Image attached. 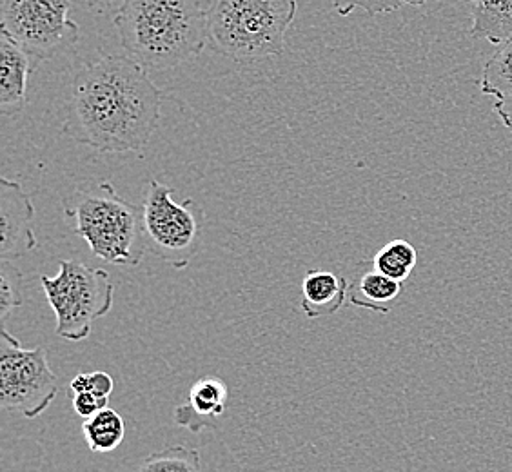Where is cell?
<instances>
[{
  "label": "cell",
  "mask_w": 512,
  "mask_h": 472,
  "mask_svg": "<svg viewBox=\"0 0 512 472\" xmlns=\"http://www.w3.org/2000/svg\"><path fill=\"white\" fill-rule=\"evenodd\" d=\"M148 69L120 55L84 64L71 84L62 135L100 153H140L162 118Z\"/></svg>",
  "instance_id": "1"
},
{
  "label": "cell",
  "mask_w": 512,
  "mask_h": 472,
  "mask_svg": "<svg viewBox=\"0 0 512 472\" xmlns=\"http://www.w3.org/2000/svg\"><path fill=\"white\" fill-rule=\"evenodd\" d=\"M113 24L129 59L146 69L177 68L209 42L200 0H122Z\"/></svg>",
  "instance_id": "2"
},
{
  "label": "cell",
  "mask_w": 512,
  "mask_h": 472,
  "mask_svg": "<svg viewBox=\"0 0 512 472\" xmlns=\"http://www.w3.org/2000/svg\"><path fill=\"white\" fill-rule=\"evenodd\" d=\"M71 229L111 266H138L146 255L142 207L119 197L108 180L75 187L60 202Z\"/></svg>",
  "instance_id": "3"
},
{
  "label": "cell",
  "mask_w": 512,
  "mask_h": 472,
  "mask_svg": "<svg viewBox=\"0 0 512 472\" xmlns=\"http://www.w3.org/2000/svg\"><path fill=\"white\" fill-rule=\"evenodd\" d=\"M296 11V0H207V39L237 62L280 57Z\"/></svg>",
  "instance_id": "4"
},
{
  "label": "cell",
  "mask_w": 512,
  "mask_h": 472,
  "mask_svg": "<svg viewBox=\"0 0 512 472\" xmlns=\"http://www.w3.org/2000/svg\"><path fill=\"white\" fill-rule=\"evenodd\" d=\"M40 284L55 313V331L68 342L86 340L93 322L108 315L115 302V284L108 271L75 260H60L59 273L40 276Z\"/></svg>",
  "instance_id": "5"
},
{
  "label": "cell",
  "mask_w": 512,
  "mask_h": 472,
  "mask_svg": "<svg viewBox=\"0 0 512 472\" xmlns=\"http://www.w3.org/2000/svg\"><path fill=\"white\" fill-rule=\"evenodd\" d=\"M206 213L193 198L177 202L173 189L151 178L144 191L146 249L175 269H186L202 247Z\"/></svg>",
  "instance_id": "6"
},
{
  "label": "cell",
  "mask_w": 512,
  "mask_h": 472,
  "mask_svg": "<svg viewBox=\"0 0 512 472\" xmlns=\"http://www.w3.org/2000/svg\"><path fill=\"white\" fill-rule=\"evenodd\" d=\"M71 8V0H0L2 33L39 66L79 42L80 28L69 17Z\"/></svg>",
  "instance_id": "7"
},
{
  "label": "cell",
  "mask_w": 512,
  "mask_h": 472,
  "mask_svg": "<svg viewBox=\"0 0 512 472\" xmlns=\"http://www.w3.org/2000/svg\"><path fill=\"white\" fill-rule=\"evenodd\" d=\"M59 393V378L51 371L44 347L24 349L2 325L0 335V405L26 418L44 413Z\"/></svg>",
  "instance_id": "8"
},
{
  "label": "cell",
  "mask_w": 512,
  "mask_h": 472,
  "mask_svg": "<svg viewBox=\"0 0 512 472\" xmlns=\"http://www.w3.org/2000/svg\"><path fill=\"white\" fill-rule=\"evenodd\" d=\"M35 207L19 182L0 178V256L15 260L37 249Z\"/></svg>",
  "instance_id": "9"
},
{
  "label": "cell",
  "mask_w": 512,
  "mask_h": 472,
  "mask_svg": "<svg viewBox=\"0 0 512 472\" xmlns=\"http://www.w3.org/2000/svg\"><path fill=\"white\" fill-rule=\"evenodd\" d=\"M229 400V387L218 376H202L189 387L188 404L178 405L175 409V423L186 427L191 433H200L202 429H217V418L226 413Z\"/></svg>",
  "instance_id": "10"
},
{
  "label": "cell",
  "mask_w": 512,
  "mask_h": 472,
  "mask_svg": "<svg viewBox=\"0 0 512 472\" xmlns=\"http://www.w3.org/2000/svg\"><path fill=\"white\" fill-rule=\"evenodd\" d=\"M37 68L30 55L15 40L2 33L0 37V111L4 117H15L28 104V80Z\"/></svg>",
  "instance_id": "11"
},
{
  "label": "cell",
  "mask_w": 512,
  "mask_h": 472,
  "mask_svg": "<svg viewBox=\"0 0 512 472\" xmlns=\"http://www.w3.org/2000/svg\"><path fill=\"white\" fill-rule=\"evenodd\" d=\"M349 293V282L344 276L324 269H309L302 280L300 307L307 318L333 316L342 309Z\"/></svg>",
  "instance_id": "12"
},
{
  "label": "cell",
  "mask_w": 512,
  "mask_h": 472,
  "mask_svg": "<svg viewBox=\"0 0 512 472\" xmlns=\"http://www.w3.org/2000/svg\"><path fill=\"white\" fill-rule=\"evenodd\" d=\"M400 293H402V284L378 273L371 262V269L358 273L355 280L349 282L347 298L351 304L360 309L389 315Z\"/></svg>",
  "instance_id": "13"
},
{
  "label": "cell",
  "mask_w": 512,
  "mask_h": 472,
  "mask_svg": "<svg viewBox=\"0 0 512 472\" xmlns=\"http://www.w3.org/2000/svg\"><path fill=\"white\" fill-rule=\"evenodd\" d=\"M471 37L494 46L512 40V0H474Z\"/></svg>",
  "instance_id": "14"
},
{
  "label": "cell",
  "mask_w": 512,
  "mask_h": 472,
  "mask_svg": "<svg viewBox=\"0 0 512 472\" xmlns=\"http://www.w3.org/2000/svg\"><path fill=\"white\" fill-rule=\"evenodd\" d=\"M84 440L93 453H111L119 449L126 436L124 420L115 409H102L82 423Z\"/></svg>",
  "instance_id": "15"
},
{
  "label": "cell",
  "mask_w": 512,
  "mask_h": 472,
  "mask_svg": "<svg viewBox=\"0 0 512 472\" xmlns=\"http://www.w3.org/2000/svg\"><path fill=\"white\" fill-rule=\"evenodd\" d=\"M371 262L378 273L404 284L416 267L418 253L413 244H409L402 238H396V240L387 242Z\"/></svg>",
  "instance_id": "16"
},
{
  "label": "cell",
  "mask_w": 512,
  "mask_h": 472,
  "mask_svg": "<svg viewBox=\"0 0 512 472\" xmlns=\"http://www.w3.org/2000/svg\"><path fill=\"white\" fill-rule=\"evenodd\" d=\"M133 472H202L200 451L188 445H168L149 454Z\"/></svg>",
  "instance_id": "17"
},
{
  "label": "cell",
  "mask_w": 512,
  "mask_h": 472,
  "mask_svg": "<svg viewBox=\"0 0 512 472\" xmlns=\"http://www.w3.org/2000/svg\"><path fill=\"white\" fill-rule=\"evenodd\" d=\"M483 95H491L500 99L512 91V40L502 44L487 64L483 66L482 82Z\"/></svg>",
  "instance_id": "18"
},
{
  "label": "cell",
  "mask_w": 512,
  "mask_h": 472,
  "mask_svg": "<svg viewBox=\"0 0 512 472\" xmlns=\"http://www.w3.org/2000/svg\"><path fill=\"white\" fill-rule=\"evenodd\" d=\"M24 304V276L10 260L0 262V318L2 325L11 311Z\"/></svg>",
  "instance_id": "19"
},
{
  "label": "cell",
  "mask_w": 512,
  "mask_h": 472,
  "mask_svg": "<svg viewBox=\"0 0 512 472\" xmlns=\"http://www.w3.org/2000/svg\"><path fill=\"white\" fill-rule=\"evenodd\" d=\"M405 4H409V0H333V8L342 17H347L355 10H362L367 15L376 17V15L398 11Z\"/></svg>",
  "instance_id": "20"
},
{
  "label": "cell",
  "mask_w": 512,
  "mask_h": 472,
  "mask_svg": "<svg viewBox=\"0 0 512 472\" xmlns=\"http://www.w3.org/2000/svg\"><path fill=\"white\" fill-rule=\"evenodd\" d=\"M71 405L80 418L88 420L93 414L108 407V398H99L97 394L93 393L71 394Z\"/></svg>",
  "instance_id": "21"
},
{
  "label": "cell",
  "mask_w": 512,
  "mask_h": 472,
  "mask_svg": "<svg viewBox=\"0 0 512 472\" xmlns=\"http://www.w3.org/2000/svg\"><path fill=\"white\" fill-rule=\"evenodd\" d=\"M88 378V393L97 394L99 398H109V394L113 393L115 382L106 371H93V373H88Z\"/></svg>",
  "instance_id": "22"
},
{
  "label": "cell",
  "mask_w": 512,
  "mask_h": 472,
  "mask_svg": "<svg viewBox=\"0 0 512 472\" xmlns=\"http://www.w3.org/2000/svg\"><path fill=\"white\" fill-rule=\"evenodd\" d=\"M494 111H496V115L502 120L503 126L512 133V91L496 100Z\"/></svg>",
  "instance_id": "23"
},
{
  "label": "cell",
  "mask_w": 512,
  "mask_h": 472,
  "mask_svg": "<svg viewBox=\"0 0 512 472\" xmlns=\"http://www.w3.org/2000/svg\"><path fill=\"white\" fill-rule=\"evenodd\" d=\"M80 4H84V6H88V8H99V6H106V4H111L113 0H77Z\"/></svg>",
  "instance_id": "24"
},
{
  "label": "cell",
  "mask_w": 512,
  "mask_h": 472,
  "mask_svg": "<svg viewBox=\"0 0 512 472\" xmlns=\"http://www.w3.org/2000/svg\"><path fill=\"white\" fill-rule=\"evenodd\" d=\"M427 2H431V0H409V6H413V8H420V6H424Z\"/></svg>",
  "instance_id": "25"
},
{
  "label": "cell",
  "mask_w": 512,
  "mask_h": 472,
  "mask_svg": "<svg viewBox=\"0 0 512 472\" xmlns=\"http://www.w3.org/2000/svg\"><path fill=\"white\" fill-rule=\"evenodd\" d=\"M458 2H474V0H458Z\"/></svg>",
  "instance_id": "26"
},
{
  "label": "cell",
  "mask_w": 512,
  "mask_h": 472,
  "mask_svg": "<svg viewBox=\"0 0 512 472\" xmlns=\"http://www.w3.org/2000/svg\"><path fill=\"white\" fill-rule=\"evenodd\" d=\"M269 472H282V471H269Z\"/></svg>",
  "instance_id": "27"
}]
</instances>
